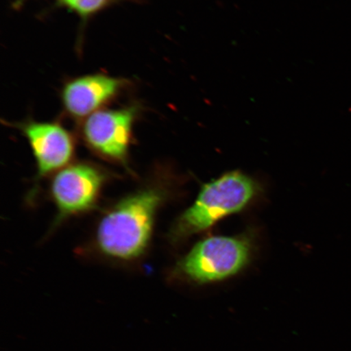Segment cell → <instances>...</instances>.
Listing matches in <instances>:
<instances>
[{"mask_svg":"<svg viewBox=\"0 0 351 351\" xmlns=\"http://www.w3.org/2000/svg\"><path fill=\"white\" fill-rule=\"evenodd\" d=\"M168 195L163 183L149 182L114 204L96 228L98 252L120 262L141 258L150 245L158 210Z\"/></svg>","mask_w":351,"mask_h":351,"instance_id":"6da1fadb","label":"cell"},{"mask_svg":"<svg viewBox=\"0 0 351 351\" xmlns=\"http://www.w3.org/2000/svg\"><path fill=\"white\" fill-rule=\"evenodd\" d=\"M137 105L104 108L80 123V136L91 152L104 160L128 168Z\"/></svg>","mask_w":351,"mask_h":351,"instance_id":"277c9868","label":"cell"},{"mask_svg":"<svg viewBox=\"0 0 351 351\" xmlns=\"http://www.w3.org/2000/svg\"><path fill=\"white\" fill-rule=\"evenodd\" d=\"M258 184L240 172L223 175L206 184L191 206L180 216L170 231L177 243L209 229L219 219L244 209L257 196Z\"/></svg>","mask_w":351,"mask_h":351,"instance_id":"7a4b0ae2","label":"cell"},{"mask_svg":"<svg viewBox=\"0 0 351 351\" xmlns=\"http://www.w3.org/2000/svg\"><path fill=\"white\" fill-rule=\"evenodd\" d=\"M252 253L247 237H212L197 243L178 263L174 274L199 284L218 282L238 274L251 261Z\"/></svg>","mask_w":351,"mask_h":351,"instance_id":"3957f363","label":"cell"},{"mask_svg":"<svg viewBox=\"0 0 351 351\" xmlns=\"http://www.w3.org/2000/svg\"><path fill=\"white\" fill-rule=\"evenodd\" d=\"M112 0H59L60 5L82 19H88L107 8Z\"/></svg>","mask_w":351,"mask_h":351,"instance_id":"ba28073f","label":"cell"},{"mask_svg":"<svg viewBox=\"0 0 351 351\" xmlns=\"http://www.w3.org/2000/svg\"><path fill=\"white\" fill-rule=\"evenodd\" d=\"M129 86L125 79L105 73H91L70 79L60 92L65 115L82 122L108 108Z\"/></svg>","mask_w":351,"mask_h":351,"instance_id":"52a82bcc","label":"cell"},{"mask_svg":"<svg viewBox=\"0 0 351 351\" xmlns=\"http://www.w3.org/2000/svg\"><path fill=\"white\" fill-rule=\"evenodd\" d=\"M108 180L106 171L88 161L71 163L56 173L49 188L57 210L54 226L95 208Z\"/></svg>","mask_w":351,"mask_h":351,"instance_id":"5b68a950","label":"cell"},{"mask_svg":"<svg viewBox=\"0 0 351 351\" xmlns=\"http://www.w3.org/2000/svg\"><path fill=\"white\" fill-rule=\"evenodd\" d=\"M27 140L37 165V178L55 174L71 164L76 141L71 132L56 121L28 120L17 124Z\"/></svg>","mask_w":351,"mask_h":351,"instance_id":"8992f818","label":"cell"}]
</instances>
